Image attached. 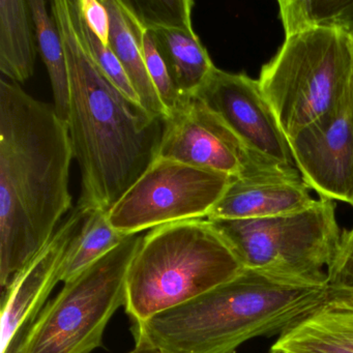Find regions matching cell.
I'll list each match as a JSON object with an SVG mask.
<instances>
[{
  "instance_id": "cell-2",
  "label": "cell",
  "mask_w": 353,
  "mask_h": 353,
  "mask_svg": "<svg viewBox=\"0 0 353 353\" xmlns=\"http://www.w3.org/2000/svg\"><path fill=\"white\" fill-rule=\"evenodd\" d=\"M69 72L67 125L81 173L78 204L108 212L158 158L165 121L123 94L88 52L77 0H54Z\"/></svg>"
},
{
  "instance_id": "cell-3",
  "label": "cell",
  "mask_w": 353,
  "mask_h": 353,
  "mask_svg": "<svg viewBox=\"0 0 353 353\" xmlns=\"http://www.w3.org/2000/svg\"><path fill=\"white\" fill-rule=\"evenodd\" d=\"M327 286L290 284L243 268L208 292L133 323L136 343L161 353H234L282 334L327 301Z\"/></svg>"
},
{
  "instance_id": "cell-12",
  "label": "cell",
  "mask_w": 353,
  "mask_h": 353,
  "mask_svg": "<svg viewBox=\"0 0 353 353\" xmlns=\"http://www.w3.org/2000/svg\"><path fill=\"white\" fill-rule=\"evenodd\" d=\"M289 143L295 165L311 189L322 198L350 202L353 190L350 101L297 132L289 138Z\"/></svg>"
},
{
  "instance_id": "cell-15",
  "label": "cell",
  "mask_w": 353,
  "mask_h": 353,
  "mask_svg": "<svg viewBox=\"0 0 353 353\" xmlns=\"http://www.w3.org/2000/svg\"><path fill=\"white\" fill-rule=\"evenodd\" d=\"M150 32L179 94L183 98L195 97L216 67L193 26L154 28Z\"/></svg>"
},
{
  "instance_id": "cell-14",
  "label": "cell",
  "mask_w": 353,
  "mask_h": 353,
  "mask_svg": "<svg viewBox=\"0 0 353 353\" xmlns=\"http://www.w3.org/2000/svg\"><path fill=\"white\" fill-rule=\"evenodd\" d=\"M270 353H353V310L324 305L280 334Z\"/></svg>"
},
{
  "instance_id": "cell-22",
  "label": "cell",
  "mask_w": 353,
  "mask_h": 353,
  "mask_svg": "<svg viewBox=\"0 0 353 353\" xmlns=\"http://www.w3.org/2000/svg\"><path fill=\"white\" fill-rule=\"evenodd\" d=\"M125 13H127L128 17H129L136 34H137L138 39H139L140 46H141L142 53H143L148 75H150V80H152L157 92H158L161 102L164 105L165 109L168 112L169 117L170 113L173 112L181 105V103L187 98H183L177 90L168 67H167L164 59L159 51L152 32L142 28L136 21L135 18L132 17L127 11H125Z\"/></svg>"
},
{
  "instance_id": "cell-21",
  "label": "cell",
  "mask_w": 353,
  "mask_h": 353,
  "mask_svg": "<svg viewBox=\"0 0 353 353\" xmlns=\"http://www.w3.org/2000/svg\"><path fill=\"white\" fill-rule=\"evenodd\" d=\"M125 11L146 30L192 26V0H121Z\"/></svg>"
},
{
  "instance_id": "cell-13",
  "label": "cell",
  "mask_w": 353,
  "mask_h": 353,
  "mask_svg": "<svg viewBox=\"0 0 353 353\" xmlns=\"http://www.w3.org/2000/svg\"><path fill=\"white\" fill-rule=\"evenodd\" d=\"M299 169L231 181L208 220H252L305 210L315 203Z\"/></svg>"
},
{
  "instance_id": "cell-5",
  "label": "cell",
  "mask_w": 353,
  "mask_h": 353,
  "mask_svg": "<svg viewBox=\"0 0 353 353\" xmlns=\"http://www.w3.org/2000/svg\"><path fill=\"white\" fill-rule=\"evenodd\" d=\"M258 82L289 139L350 101L353 39L324 28L286 36Z\"/></svg>"
},
{
  "instance_id": "cell-16",
  "label": "cell",
  "mask_w": 353,
  "mask_h": 353,
  "mask_svg": "<svg viewBox=\"0 0 353 353\" xmlns=\"http://www.w3.org/2000/svg\"><path fill=\"white\" fill-rule=\"evenodd\" d=\"M36 28L28 1L0 0V71L14 83L32 77L36 65Z\"/></svg>"
},
{
  "instance_id": "cell-27",
  "label": "cell",
  "mask_w": 353,
  "mask_h": 353,
  "mask_svg": "<svg viewBox=\"0 0 353 353\" xmlns=\"http://www.w3.org/2000/svg\"><path fill=\"white\" fill-rule=\"evenodd\" d=\"M130 353H161L158 349L150 346V345L143 344V343H136L135 348Z\"/></svg>"
},
{
  "instance_id": "cell-24",
  "label": "cell",
  "mask_w": 353,
  "mask_h": 353,
  "mask_svg": "<svg viewBox=\"0 0 353 353\" xmlns=\"http://www.w3.org/2000/svg\"><path fill=\"white\" fill-rule=\"evenodd\" d=\"M327 287L353 291V228L342 232L338 251L327 268Z\"/></svg>"
},
{
  "instance_id": "cell-26",
  "label": "cell",
  "mask_w": 353,
  "mask_h": 353,
  "mask_svg": "<svg viewBox=\"0 0 353 353\" xmlns=\"http://www.w3.org/2000/svg\"><path fill=\"white\" fill-rule=\"evenodd\" d=\"M325 305L339 309L353 310V291L328 289Z\"/></svg>"
},
{
  "instance_id": "cell-7",
  "label": "cell",
  "mask_w": 353,
  "mask_h": 353,
  "mask_svg": "<svg viewBox=\"0 0 353 353\" xmlns=\"http://www.w3.org/2000/svg\"><path fill=\"white\" fill-rule=\"evenodd\" d=\"M140 234L65 283L24 332L14 353H92L103 345L112 316L125 305L127 274Z\"/></svg>"
},
{
  "instance_id": "cell-18",
  "label": "cell",
  "mask_w": 353,
  "mask_h": 353,
  "mask_svg": "<svg viewBox=\"0 0 353 353\" xmlns=\"http://www.w3.org/2000/svg\"><path fill=\"white\" fill-rule=\"evenodd\" d=\"M37 42L43 61L46 65L52 88L55 111L61 121L67 123L69 113V72L63 38L52 12L49 13L44 0H28Z\"/></svg>"
},
{
  "instance_id": "cell-25",
  "label": "cell",
  "mask_w": 353,
  "mask_h": 353,
  "mask_svg": "<svg viewBox=\"0 0 353 353\" xmlns=\"http://www.w3.org/2000/svg\"><path fill=\"white\" fill-rule=\"evenodd\" d=\"M77 3L86 26L106 46H109L110 16L103 0H77Z\"/></svg>"
},
{
  "instance_id": "cell-8",
  "label": "cell",
  "mask_w": 353,
  "mask_h": 353,
  "mask_svg": "<svg viewBox=\"0 0 353 353\" xmlns=\"http://www.w3.org/2000/svg\"><path fill=\"white\" fill-rule=\"evenodd\" d=\"M232 179L158 157L108 210L109 223L130 236L172 223L208 219Z\"/></svg>"
},
{
  "instance_id": "cell-23",
  "label": "cell",
  "mask_w": 353,
  "mask_h": 353,
  "mask_svg": "<svg viewBox=\"0 0 353 353\" xmlns=\"http://www.w3.org/2000/svg\"><path fill=\"white\" fill-rule=\"evenodd\" d=\"M77 22L84 44H85L90 54L92 55L94 63L123 94H125L130 100L133 101L136 104L141 105L121 61L117 59L110 46H106L86 26L85 21L80 13L79 8H78Z\"/></svg>"
},
{
  "instance_id": "cell-6",
  "label": "cell",
  "mask_w": 353,
  "mask_h": 353,
  "mask_svg": "<svg viewBox=\"0 0 353 353\" xmlns=\"http://www.w3.org/2000/svg\"><path fill=\"white\" fill-rule=\"evenodd\" d=\"M245 270L290 284L327 286L341 232L332 200L305 210L252 220H208Z\"/></svg>"
},
{
  "instance_id": "cell-28",
  "label": "cell",
  "mask_w": 353,
  "mask_h": 353,
  "mask_svg": "<svg viewBox=\"0 0 353 353\" xmlns=\"http://www.w3.org/2000/svg\"><path fill=\"white\" fill-rule=\"evenodd\" d=\"M350 113H351V121H352V125H353V90H352V94H351V100H350ZM349 204H351V205L353 206V190H352V195H351V199H350V202H349Z\"/></svg>"
},
{
  "instance_id": "cell-20",
  "label": "cell",
  "mask_w": 353,
  "mask_h": 353,
  "mask_svg": "<svg viewBox=\"0 0 353 353\" xmlns=\"http://www.w3.org/2000/svg\"><path fill=\"white\" fill-rule=\"evenodd\" d=\"M127 237L111 226L107 210L92 208L74 243L61 282L72 280L90 264L119 247Z\"/></svg>"
},
{
  "instance_id": "cell-1",
  "label": "cell",
  "mask_w": 353,
  "mask_h": 353,
  "mask_svg": "<svg viewBox=\"0 0 353 353\" xmlns=\"http://www.w3.org/2000/svg\"><path fill=\"white\" fill-rule=\"evenodd\" d=\"M73 146L54 106L0 81V284L49 243L72 208Z\"/></svg>"
},
{
  "instance_id": "cell-10",
  "label": "cell",
  "mask_w": 353,
  "mask_h": 353,
  "mask_svg": "<svg viewBox=\"0 0 353 353\" xmlns=\"http://www.w3.org/2000/svg\"><path fill=\"white\" fill-rule=\"evenodd\" d=\"M195 98L201 101L255 156L297 168L283 131L258 80L216 69Z\"/></svg>"
},
{
  "instance_id": "cell-9",
  "label": "cell",
  "mask_w": 353,
  "mask_h": 353,
  "mask_svg": "<svg viewBox=\"0 0 353 353\" xmlns=\"http://www.w3.org/2000/svg\"><path fill=\"white\" fill-rule=\"evenodd\" d=\"M159 158L176 161L227 176L288 170L252 154L197 98H187L165 121Z\"/></svg>"
},
{
  "instance_id": "cell-11",
  "label": "cell",
  "mask_w": 353,
  "mask_h": 353,
  "mask_svg": "<svg viewBox=\"0 0 353 353\" xmlns=\"http://www.w3.org/2000/svg\"><path fill=\"white\" fill-rule=\"evenodd\" d=\"M92 208L78 204L42 251L6 287L1 305L0 353H14L54 287L61 282L74 243Z\"/></svg>"
},
{
  "instance_id": "cell-17",
  "label": "cell",
  "mask_w": 353,
  "mask_h": 353,
  "mask_svg": "<svg viewBox=\"0 0 353 353\" xmlns=\"http://www.w3.org/2000/svg\"><path fill=\"white\" fill-rule=\"evenodd\" d=\"M103 3L110 16L109 46L121 61L140 104L150 114L166 121L168 112L148 75L139 39L121 0H103Z\"/></svg>"
},
{
  "instance_id": "cell-19",
  "label": "cell",
  "mask_w": 353,
  "mask_h": 353,
  "mask_svg": "<svg viewBox=\"0 0 353 353\" xmlns=\"http://www.w3.org/2000/svg\"><path fill=\"white\" fill-rule=\"evenodd\" d=\"M279 7L285 37L324 28L353 39V0H280Z\"/></svg>"
},
{
  "instance_id": "cell-4",
  "label": "cell",
  "mask_w": 353,
  "mask_h": 353,
  "mask_svg": "<svg viewBox=\"0 0 353 353\" xmlns=\"http://www.w3.org/2000/svg\"><path fill=\"white\" fill-rule=\"evenodd\" d=\"M243 270L208 219L183 221L144 235L127 274L125 311L133 323L187 303Z\"/></svg>"
}]
</instances>
